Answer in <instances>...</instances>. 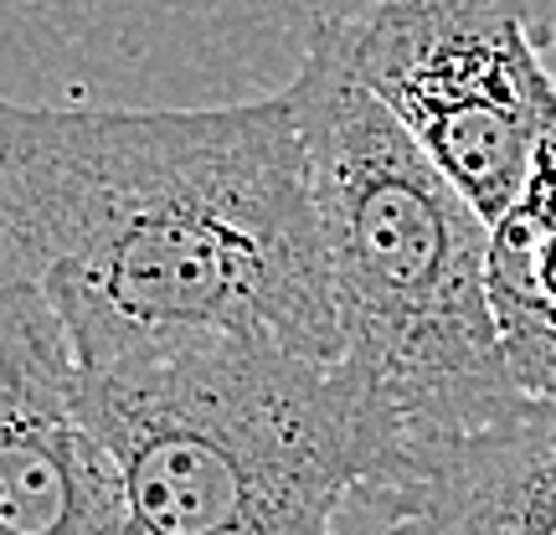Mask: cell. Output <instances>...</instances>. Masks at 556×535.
<instances>
[{
  "label": "cell",
  "mask_w": 556,
  "mask_h": 535,
  "mask_svg": "<svg viewBox=\"0 0 556 535\" xmlns=\"http://www.w3.org/2000/svg\"><path fill=\"white\" fill-rule=\"evenodd\" d=\"M309 155L340 351L392 397L417 443L516 407L490 319V221L356 82L340 16H319L283 88Z\"/></svg>",
  "instance_id": "3957f363"
},
{
  "label": "cell",
  "mask_w": 556,
  "mask_h": 535,
  "mask_svg": "<svg viewBox=\"0 0 556 535\" xmlns=\"http://www.w3.org/2000/svg\"><path fill=\"white\" fill-rule=\"evenodd\" d=\"M366 505L377 535H556V402H516L490 428L417 443Z\"/></svg>",
  "instance_id": "8992f818"
},
{
  "label": "cell",
  "mask_w": 556,
  "mask_h": 535,
  "mask_svg": "<svg viewBox=\"0 0 556 535\" xmlns=\"http://www.w3.org/2000/svg\"><path fill=\"white\" fill-rule=\"evenodd\" d=\"M490 319L520 402H556V109L531 176L490 227Z\"/></svg>",
  "instance_id": "52a82bcc"
},
{
  "label": "cell",
  "mask_w": 556,
  "mask_h": 535,
  "mask_svg": "<svg viewBox=\"0 0 556 535\" xmlns=\"http://www.w3.org/2000/svg\"><path fill=\"white\" fill-rule=\"evenodd\" d=\"M556 0H377L340 16L356 82L495 227L556 109Z\"/></svg>",
  "instance_id": "277c9868"
},
{
  "label": "cell",
  "mask_w": 556,
  "mask_h": 535,
  "mask_svg": "<svg viewBox=\"0 0 556 535\" xmlns=\"http://www.w3.org/2000/svg\"><path fill=\"white\" fill-rule=\"evenodd\" d=\"M73 360L135 535H330L413 458L392 397L356 360L206 330L114 335Z\"/></svg>",
  "instance_id": "7a4b0ae2"
},
{
  "label": "cell",
  "mask_w": 556,
  "mask_h": 535,
  "mask_svg": "<svg viewBox=\"0 0 556 535\" xmlns=\"http://www.w3.org/2000/svg\"><path fill=\"white\" fill-rule=\"evenodd\" d=\"M0 535H135L119 469L83 422L67 330L37 289H0Z\"/></svg>",
  "instance_id": "5b68a950"
},
{
  "label": "cell",
  "mask_w": 556,
  "mask_h": 535,
  "mask_svg": "<svg viewBox=\"0 0 556 535\" xmlns=\"http://www.w3.org/2000/svg\"><path fill=\"white\" fill-rule=\"evenodd\" d=\"M0 289H37L73 351L206 330L345 360L289 93L217 109L0 99Z\"/></svg>",
  "instance_id": "6da1fadb"
}]
</instances>
